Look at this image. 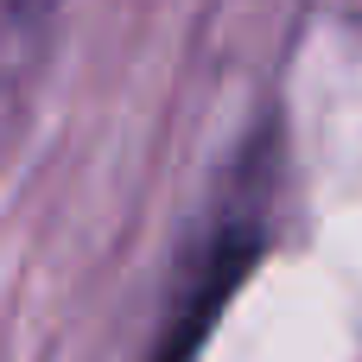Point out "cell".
<instances>
[{
    "mask_svg": "<svg viewBox=\"0 0 362 362\" xmlns=\"http://www.w3.org/2000/svg\"><path fill=\"white\" fill-rule=\"evenodd\" d=\"M261 248H267L261 210H255V204H248V210H229V216H223V229L204 242L197 274H191V286L178 293L172 325L159 331V344H153V356H146V362H197V350H204V344H210V331H216V318L229 312V299H235V293H242V280L255 274Z\"/></svg>",
    "mask_w": 362,
    "mask_h": 362,
    "instance_id": "6da1fadb",
    "label": "cell"
}]
</instances>
